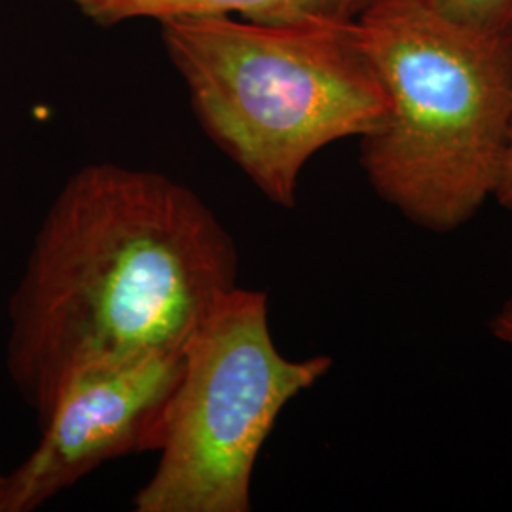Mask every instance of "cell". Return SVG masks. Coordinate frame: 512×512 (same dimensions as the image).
Segmentation results:
<instances>
[{"label":"cell","mask_w":512,"mask_h":512,"mask_svg":"<svg viewBox=\"0 0 512 512\" xmlns=\"http://www.w3.org/2000/svg\"><path fill=\"white\" fill-rule=\"evenodd\" d=\"M184 349L86 366L67 380L37 448L2 476V512L37 511L114 459L160 452Z\"/></svg>","instance_id":"cell-5"},{"label":"cell","mask_w":512,"mask_h":512,"mask_svg":"<svg viewBox=\"0 0 512 512\" xmlns=\"http://www.w3.org/2000/svg\"><path fill=\"white\" fill-rule=\"evenodd\" d=\"M158 23L203 131L279 207L296 205L300 175L319 150L363 139L384 120L387 97L359 19Z\"/></svg>","instance_id":"cell-3"},{"label":"cell","mask_w":512,"mask_h":512,"mask_svg":"<svg viewBox=\"0 0 512 512\" xmlns=\"http://www.w3.org/2000/svg\"><path fill=\"white\" fill-rule=\"evenodd\" d=\"M101 27L131 19L175 16H232L256 25H298L310 21H357L372 0H67Z\"/></svg>","instance_id":"cell-6"},{"label":"cell","mask_w":512,"mask_h":512,"mask_svg":"<svg viewBox=\"0 0 512 512\" xmlns=\"http://www.w3.org/2000/svg\"><path fill=\"white\" fill-rule=\"evenodd\" d=\"M495 338L512 348V298H509L503 308L497 311V315L492 321Z\"/></svg>","instance_id":"cell-9"},{"label":"cell","mask_w":512,"mask_h":512,"mask_svg":"<svg viewBox=\"0 0 512 512\" xmlns=\"http://www.w3.org/2000/svg\"><path fill=\"white\" fill-rule=\"evenodd\" d=\"M494 200H497L509 213H512V126L505 158H503L501 175H499V183L495 188Z\"/></svg>","instance_id":"cell-8"},{"label":"cell","mask_w":512,"mask_h":512,"mask_svg":"<svg viewBox=\"0 0 512 512\" xmlns=\"http://www.w3.org/2000/svg\"><path fill=\"white\" fill-rule=\"evenodd\" d=\"M387 97L361 139L372 190L435 234L494 198L512 126V33L448 18L425 0H372L359 18Z\"/></svg>","instance_id":"cell-2"},{"label":"cell","mask_w":512,"mask_h":512,"mask_svg":"<svg viewBox=\"0 0 512 512\" xmlns=\"http://www.w3.org/2000/svg\"><path fill=\"white\" fill-rule=\"evenodd\" d=\"M448 18L494 33H512V0H425Z\"/></svg>","instance_id":"cell-7"},{"label":"cell","mask_w":512,"mask_h":512,"mask_svg":"<svg viewBox=\"0 0 512 512\" xmlns=\"http://www.w3.org/2000/svg\"><path fill=\"white\" fill-rule=\"evenodd\" d=\"M332 359L275 348L268 294L236 287L184 348L160 461L137 512H249L256 459L283 408L329 374Z\"/></svg>","instance_id":"cell-4"},{"label":"cell","mask_w":512,"mask_h":512,"mask_svg":"<svg viewBox=\"0 0 512 512\" xmlns=\"http://www.w3.org/2000/svg\"><path fill=\"white\" fill-rule=\"evenodd\" d=\"M238 275L236 241L192 188L118 164L74 171L8 302L6 370L38 427L74 372L186 348Z\"/></svg>","instance_id":"cell-1"},{"label":"cell","mask_w":512,"mask_h":512,"mask_svg":"<svg viewBox=\"0 0 512 512\" xmlns=\"http://www.w3.org/2000/svg\"><path fill=\"white\" fill-rule=\"evenodd\" d=\"M0 512H2V475H0Z\"/></svg>","instance_id":"cell-10"}]
</instances>
